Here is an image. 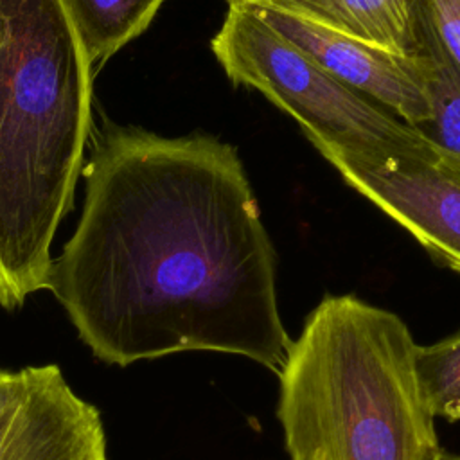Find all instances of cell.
<instances>
[{"label":"cell","mask_w":460,"mask_h":460,"mask_svg":"<svg viewBox=\"0 0 460 460\" xmlns=\"http://www.w3.org/2000/svg\"><path fill=\"white\" fill-rule=\"evenodd\" d=\"M422 56L429 119L419 131L437 147L446 165L460 174V70L438 45L424 14Z\"/></svg>","instance_id":"10"},{"label":"cell","mask_w":460,"mask_h":460,"mask_svg":"<svg viewBox=\"0 0 460 460\" xmlns=\"http://www.w3.org/2000/svg\"><path fill=\"white\" fill-rule=\"evenodd\" d=\"M0 460H108L99 410L58 365L20 370L18 392L0 413Z\"/></svg>","instance_id":"7"},{"label":"cell","mask_w":460,"mask_h":460,"mask_svg":"<svg viewBox=\"0 0 460 460\" xmlns=\"http://www.w3.org/2000/svg\"><path fill=\"white\" fill-rule=\"evenodd\" d=\"M20 386V370L11 372L0 368V413L9 406Z\"/></svg>","instance_id":"13"},{"label":"cell","mask_w":460,"mask_h":460,"mask_svg":"<svg viewBox=\"0 0 460 460\" xmlns=\"http://www.w3.org/2000/svg\"><path fill=\"white\" fill-rule=\"evenodd\" d=\"M84 176L83 212L47 289L90 352L128 367L212 350L279 374L293 340L237 151L106 120Z\"/></svg>","instance_id":"1"},{"label":"cell","mask_w":460,"mask_h":460,"mask_svg":"<svg viewBox=\"0 0 460 460\" xmlns=\"http://www.w3.org/2000/svg\"><path fill=\"white\" fill-rule=\"evenodd\" d=\"M343 180L460 273V174L444 164L318 149Z\"/></svg>","instance_id":"5"},{"label":"cell","mask_w":460,"mask_h":460,"mask_svg":"<svg viewBox=\"0 0 460 460\" xmlns=\"http://www.w3.org/2000/svg\"><path fill=\"white\" fill-rule=\"evenodd\" d=\"M413 370L429 413L449 422L460 420V332L429 345L415 343Z\"/></svg>","instance_id":"11"},{"label":"cell","mask_w":460,"mask_h":460,"mask_svg":"<svg viewBox=\"0 0 460 460\" xmlns=\"http://www.w3.org/2000/svg\"><path fill=\"white\" fill-rule=\"evenodd\" d=\"M413 349L395 313L354 295L323 296L277 374L289 460H437Z\"/></svg>","instance_id":"3"},{"label":"cell","mask_w":460,"mask_h":460,"mask_svg":"<svg viewBox=\"0 0 460 460\" xmlns=\"http://www.w3.org/2000/svg\"><path fill=\"white\" fill-rule=\"evenodd\" d=\"M420 7L438 45L460 70V0H420Z\"/></svg>","instance_id":"12"},{"label":"cell","mask_w":460,"mask_h":460,"mask_svg":"<svg viewBox=\"0 0 460 460\" xmlns=\"http://www.w3.org/2000/svg\"><path fill=\"white\" fill-rule=\"evenodd\" d=\"M244 4V2H241ZM325 72L413 128L429 119L424 56H404L336 32L286 11L244 4Z\"/></svg>","instance_id":"6"},{"label":"cell","mask_w":460,"mask_h":460,"mask_svg":"<svg viewBox=\"0 0 460 460\" xmlns=\"http://www.w3.org/2000/svg\"><path fill=\"white\" fill-rule=\"evenodd\" d=\"M226 2H244V0H226Z\"/></svg>","instance_id":"15"},{"label":"cell","mask_w":460,"mask_h":460,"mask_svg":"<svg viewBox=\"0 0 460 460\" xmlns=\"http://www.w3.org/2000/svg\"><path fill=\"white\" fill-rule=\"evenodd\" d=\"M93 66L63 0H0V307L47 289L92 126Z\"/></svg>","instance_id":"2"},{"label":"cell","mask_w":460,"mask_h":460,"mask_svg":"<svg viewBox=\"0 0 460 460\" xmlns=\"http://www.w3.org/2000/svg\"><path fill=\"white\" fill-rule=\"evenodd\" d=\"M63 4L95 72L147 29L164 0H63Z\"/></svg>","instance_id":"9"},{"label":"cell","mask_w":460,"mask_h":460,"mask_svg":"<svg viewBox=\"0 0 460 460\" xmlns=\"http://www.w3.org/2000/svg\"><path fill=\"white\" fill-rule=\"evenodd\" d=\"M437 460H460V455L451 453V451H446V449L442 447V451H440V455H438Z\"/></svg>","instance_id":"14"},{"label":"cell","mask_w":460,"mask_h":460,"mask_svg":"<svg viewBox=\"0 0 460 460\" xmlns=\"http://www.w3.org/2000/svg\"><path fill=\"white\" fill-rule=\"evenodd\" d=\"M212 52L234 84L261 92L289 113L316 149L446 165L417 128L325 72L241 2H228Z\"/></svg>","instance_id":"4"},{"label":"cell","mask_w":460,"mask_h":460,"mask_svg":"<svg viewBox=\"0 0 460 460\" xmlns=\"http://www.w3.org/2000/svg\"><path fill=\"white\" fill-rule=\"evenodd\" d=\"M262 4L379 49L422 54L420 0H244Z\"/></svg>","instance_id":"8"}]
</instances>
